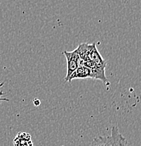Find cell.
Wrapping results in <instances>:
<instances>
[{"instance_id": "obj_1", "label": "cell", "mask_w": 141, "mask_h": 146, "mask_svg": "<svg viewBox=\"0 0 141 146\" xmlns=\"http://www.w3.org/2000/svg\"><path fill=\"white\" fill-rule=\"evenodd\" d=\"M93 144L97 145H127L128 142L119 133L118 128L113 127L111 136L97 137L93 139Z\"/></svg>"}, {"instance_id": "obj_2", "label": "cell", "mask_w": 141, "mask_h": 146, "mask_svg": "<svg viewBox=\"0 0 141 146\" xmlns=\"http://www.w3.org/2000/svg\"><path fill=\"white\" fill-rule=\"evenodd\" d=\"M63 54L65 55L66 58V64H67V72L66 77L65 78V81L68 82V79L70 77L72 73L77 69L79 67L80 63V56L79 55L77 50L72 51H63Z\"/></svg>"}, {"instance_id": "obj_3", "label": "cell", "mask_w": 141, "mask_h": 146, "mask_svg": "<svg viewBox=\"0 0 141 146\" xmlns=\"http://www.w3.org/2000/svg\"><path fill=\"white\" fill-rule=\"evenodd\" d=\"M91 73L90 68L85 65H79L78 68L72 73L68 82H71L72 80L75 79H85L91 78Z\"/></svg>"}, {"instance_id": "obj_4", "label": "cell", "mask_w": 141, "mask_h": 146, "mask_svg": "<svg viewBox=\"0 0 141 146\" xmlns=\"http://www.w3.org/2000/svg\"><path fill=\"white\" fill-rule=\"evenodd\" d=\"M105 67L106 65L100 66V65H95L93 68H90L91 73V78L93 79V80H101L105 84L109 85L110 82L107 81V78L105 77Z\"/></svg>"}, {"instance_id": "obj_5", "label": "cell", "mask_w": 141, "mask_h": 146, "mask_svg": "<svg viewBox=\"0 0 141 146\" xmlns=\"http://www.w3.org/2000/svg\"><path fill=\"white\" fill-rule=\"evenodd\" d=\"M13 145H32L33 143L32 141L31 136L29 133L25 132H21L18 133L13 139Z\"/></svg>"}, {"instance_id": "obj_6", "label": "cell", "mask_w": 141, "mask_h": 146, "mask_svg": "<svg viewBox=\"0 0 141 146\" xmlns=\"http://www.w3.org/2000/svg\"><path fill=\"white\" fill-rule=\"evenodd\" d=\"M4 82H0V87H1V86L4 85ZM4 94L3 91H0V105H1V103L2 101H9V99H8V98H3L2 96H4Z\"/></svg>"}, {"instance_id": "obj_7", "label": "cell", "mask_w": 141, "mask_h": 146, "mask_svg": "<svg viewBox=\"0 0 141 146\" xmlns=\"http://www.w3.org/2000/svg\"><path fill=\"white\" fill-rule=\"evenodd\" d=\"M33 103H34V105L35 106H39V105H40V100L37 99V98H35V99L33 100Z\"/></svg>"}]
</instances>
